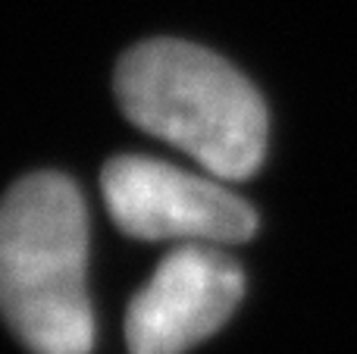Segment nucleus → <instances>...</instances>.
Listing matches in <instances>:
<instances>
[{
  "instance_id": "7ed1b4c3",
  "label": "nucleus",
  "mask_w": 357,
  "mask_h": 354,
  "mask_svg": "<svg viewBox=\"0 0 357 354\" xmlns=\"http://www.w3.org/2000/svg\"><path fill=\"white\" fill-rule=\"evenodd\" d=\"M110 220L138 242L235 245L257 229V213L216 176L154 157H113L100 173Z\"/></svg>"
},
{
  "instance_id": "f03ea898",
  "label": "nucleus",
  "mask_w": 357,
  "mask_h": 354,
  "mask_svg": "<svg viewBox=\"0 0 357 354\" xmlns=\"http://www.w3.org/2000/svg\"><path fill=\"white\" fill-rule=\"evenodd\" d=\"M0 314L31 354L94 348L88 217L66 176H25L0 201Z\"/></svg>"
},
{
  "instance_id": "20e7f679",
  "label": "nucleus",
  "mask_w": 357,
  "mask_h": 354,
  "mask_svg": "<svg viewBox=\"0 0 357 354\" xmlns=\"http://www.w3.org/2000/svg\"><path fill=\"white\" fill-rule=\"evenodd\" d=\"M245 273L216 245H178L126 314L129 354H185L238 307Z\"/></svg>"
},
{
  "instance_id": "f257e3e1",
  "label": "nucleus",
  "mask_w": 357,
  "mask_h": 354,
  "mask_svg": "<svg viewBox=\"0 0 357 354\" xmlns=\"http://www.w3.org/2000/svg\"><path fill=\"white\" fill-rule=\"evenodd\" d=\"M116 100L138 129L185 151L222 182L254 176L266 154L270 119L257 88L191 41L154 38L123 54Z\"/></svg>"
}]
</instances>
